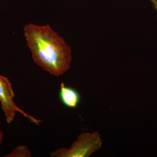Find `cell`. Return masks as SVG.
Returning a JSON list of instances; mask_svg holds the SVG:
<instances>
[{
    "label": "cell",
    "mask_w": 157,
    "mask_h": 157,
    "mask_svg": "<svg viewBox=\"0 0 157 157\" xmlns=\"http://www.w3.org/2000/svg\"><path fill=\"white\" fill-rule=\"evenodd\" d=\"M23 35L34 63L52 76H62L70 70L72 61L70 45L49 25L29 23Z\"/></svg>",
    "instance_id": "cell-1"
},
{
    "label": "cell",
    "mask_w": 157,
    "mask_h": 157,
    "mask_svg": "<svg viewBox=\"0 0 157 157\" xmlns=\"http://www.w3.org/2000/svg\"><path fill=\"white\" fill-rule=\"evenodd\" d=\"M102 140L98 132L80 134L70 148L62 147L51 152L50 157H88L100 149Z\"/></svg>",
    "instance_id": "cell-2"
},
{
    "label": "cell",
    "mask_w": 157,
    "mask_h": 157,
    "mask_svg": "<svg viewBox=\"0 0 157 157\" xmlns=\"http://www.w3.org/2000/svg\"><path fill=\"white\" fill-rule=\"evenodd\" d=\"M14 93L11 82L9 78L0 74V102L5 113L7 123L14 121L16 112H19L32 122L39 125L42 121L37 119L19 108L14 101Z\"/></svg>",
    "instance_id": "cell-3"
},
{
    "label": "cell",
    "mask_w": 157,
    "mask_h": 157,
    "mask_svg": "<svg viewBox=\"0 0 157 157\" xmlns=\"http://www.w3.org/2000/svg\"><path fill=\"white\" fill-rule=\"evenodd\" d=\"M59 98L64 105L71 108L77 107L81 100L80 94L77 91L66 86L63 82L60 85Z\"/></svg>",
    "instance_id": "cell-4"
},
{
    "label": "cell",
    "mask_w": 157,
    "mask_h": 157,
    "mask_svg": "<svg viewBox=\"0 0 157 157\" xmlns=\"http://www.w3.org/2000/svg\"><path fill=\"white\" fill-rule=\"evenodd\" d=\"M5 157H31L32 155L26 146L19 145L16 147L9 155Z\"/></svg>",
    "instance_id": "cell-5"
},
{
    "label": "cell",
    "mask_w": 157,
    "mask_h": 157,
    "mask_svg": "<svg viewBox=\"0 0 157 157\" xmlns=\"http://www.w3.org/2000/svg\"><path fill=\"white\" fill-rule=\"evenodd\" d=\"M152 6L153 7L156 12L157 13V0H150Z\"/></svg>",
    "instance_id": "cell-6"
},
{
    "label": "cell",
    "mask_w": 157,
    "mask_h": 157,
    "mask_svg": "<svg viewBox=\"0 0 157 157\" xmlns=\"http://www.w3.org/2000/svg\"><path fill=\"white\" fill-rule=\"evenodd\" d=\"M3 136H4V134H3V132L0 131V145L2 141Z\"/></svg>",
    "instance_id": "cell-7"
},
{
    "label": "cell",
    "mask_w": 157,
    "mask_h": 157,
    "mask_svg": "<svg viewBox=\"0 0 157 157\" xmlns=\"http://www.w3.org/2000/svg\"><path fill=\"white\" fill-rule=\"evenodd\" d=\"M76 1H82V0H76Z\"/></svg>",
    "instance_id": "cell-8"
}]
</instances>
